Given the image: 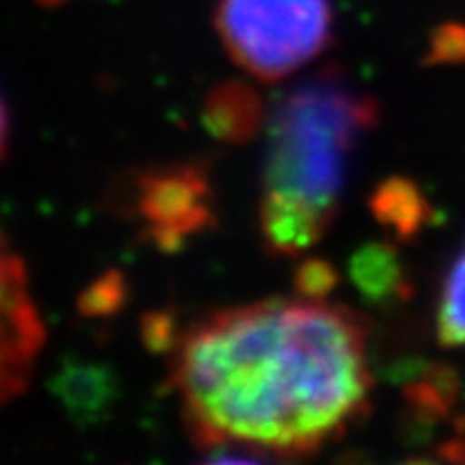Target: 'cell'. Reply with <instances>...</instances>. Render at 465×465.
Wrapping results in <instances>:
<instances>
[{
	"label": "cell",
	"mask_w": 465,
	"mask_h": 465,
	"mask_svg": "<svg viewBox=\"0 0 465 465\" xmlns=\"http://www.w3.org/2000/svg\"><path fill=\"white\" fill-rule=\"evenodd\" d=\"M368 323L342 304L262 300L195 321L172 351V387L197 449L240 444L304 459L368 409Z\"/></svg>",
	"instance_id": "1"
},
{
	"label": "cell",
	"mask_w": 465,
	"mask_h": 465,
	"mask_svg": "<svg viewBox=\"0 0 465 465\" xmlns=\"http://www.w3.org/2000/svg\"><path fill=\"white\" fill-rule=\"evenodd\" d=\"M375 124L378 103L331 74L294 86L271 114L263 193L335 216L349 154Z\"/></svg>",
	"instance_id": "2"
},
{
	"label": "cell",
	"mask_w": 465,
	"mask_h": 465,
	"mask_svg": "<svg viewBox=\"0 0 465 465\" xmlns=\"http://www.w3.org/2000/svg\"><path fill=\"white\" fill-rule=\"evenodd\" d=\"M214 25L228 55L262 81L304 67L331 44V0H219Z\"/></svg>",
	"instance_id": "3"
},
{
	"label": "cell",
	"mask_w": 465,
	"mask_h": 465,
	"mask_svg": "<svg viewBox=\"0 0 465 465\" xmlns=\"http://www.w3.org/2000/svg\"><path fill=\"white\" fill-rule=\"evenodd\" d=\"M135 209L145 238L162 252H176L183 240L214 223L212 185L200 164H164L138 173Z\"/></svg>",
	"instance_id": "4"
},
{
	"label": "cell",
	"mask_w": 465,
	"mask_h": 465,
	"mask_svg": "<svg viewBox=\"0 0 465 465\" xmlns=\"http://www.w3.org/2000/svg\"><path fill=\"white\" fill-rule=\"evenodd\" d=\"M44 342V325L26 290L25 263L3 247V401L22 394L29 385L34 359Z\"/></svg>",
	"instance_id": "5"
},
{
	"label": "cell",
	"mask_w": 465,
	"mask_h": 465,
	"mask_svg": "<svg viewBox=\"0 0 465 465\" xmlns=\"http://www.w3.org/2000/svg\"><path fill=\"white\" fill-rule=\"evenodd\" d=\"M332 214L292 197L263 193L259 203V231L271 257H300L325 235Z\"/></svg>",
	"instance_id": "6"
},
{
	"label": "cell",
	"mask_w": 465,
	"mask_h": 465,
	"mask_svg": "<svg viewBox=\"0 0 465 465\" xmlns=\"http://www.w3.org/2000/svg\"><path fill=\"white\" fill-rule=\"evenodd\" d=\"M48 387L79 428H91L103 422L112 413L114 399L119 394L114 371L100 363L72 361V359L62 361L57 373L50 378Z\"/></svg>",
	"instance_id": "7"
},
{
	"label": "cell",
	"mask_w": 465,
	"mask_h": 465,
	"mask_svg": "<svg viewBox=\"0 0 465 465\" xmlns=\"http://www.w3.org/2000/svg\"><path fill=\"white\" fill-rule=\"evenodd\" d=\"M263 119H266V107L259 93L240 81L219 84L204 98V126L209 134L223 143L240 145V143L252 141L262 129Z\"/></svg>",
	"instance_id": "8"
},
{
	"label": "cell",
	"mask_w": 465,
	"mask_h": 465,
	"mask_svg": "<svg viewBox=\"0 0 465 465\" xmlns=\"http://www.w3.org/2000/svg\"><path fill=\"white\" fill-rule=\"evenodd\" d=\"M349 276L371 304L387 306L409 300L411 282L392 242H366L349 262Z\"/></svg>",
	"instance_id": "9"
},
{
	"label": "cell",
	"mask_w": 465,
	"mask_h": 465,
	"mask_svg": "<svg viewBox=\"0 0 465 465\" xmlns=\"http://www.w3.org/2000/svg\"><path fill=\"white\" fill-rule=\"evenodd\" d=\"M375 221L394 232L397 240L418 238V232L432 221V207L422 197L418 185L404 176L385 178L368 200Z\"/></svg>",
	"instance_id": "10"
},
{
	"label": "cell",
	"mask_w": 465,
	"mask_h": 465,
	"mask_svg": "<svg viewBox=\"0 0 465 465\" xmlns=\"http://www.w3.org/2000/svg\"><path fill=\"white\" fill-rule=\"evenodd\" d=\"M406 409L420 425H432L449 416L459 399V378L456 371L444 363L425 366L418 378L404 387Z\"/></svg>",
	"instance_id": "11"
},
{
	"label": "cell",
	"mask_w": 465,
	"mask_h": 465,
	"mask_svg": "<svg viewBox=\"0 0 465 465\" xmlns=\"http://www.w3.org/2000/svg\"><path fill=\"white\" fill-rule=\"evenodd\" d=\"M437 335L444 347H465V250L456 257L441 282Z\"/></svg>",
	"instance_id": "12"
},
{
	"label": "cell",
	"mask_w": 465,
	"mask_h": 465,
	"mask_svg": "<svg viewBox=\"0 0 465 465\" xmlns=\"http://www.w3.org/2000/svg\"><path fill=\"white\" fill-rule=\"evenodd\" d=\"M126 300V281L119 271H107L81 290L76 297V312L86 319H104L122 309Z\"/></svg>",
	"instance_id": "13"
},
{
	"label": "cell",
	"mask_w": 465,
	"mask_h": 465,
	"mask_svg": "<svg viewBox=\"0 0 465 465\" xmlns=\"http://www.w3.org/2000/svg\"><path fill=\"white\" fill-rule=\"evenodd\" d=\"M337 282H340V273L335 266L319 257L302 259L292 276V288L297 297L312 302L328 300V294L337 288Z\"/></svg>",
	"instance_id": "14"
},
{
	"label": "cell",
	"mask_w": 465,
	"mask_h": 465,
	"mask_svg": "<svg viewBox=\"0 0 465 465\" xmlns=\"http://www.w3.org/2000/svg\"><path fill=\"white\" fill-rule=\"evenodd\" d=\"M425 64H460L465 62V25H441L432 31Z\"/></svg>",
	"instance_id": "15"
},
{
	"label": "cell",
	"mask_w": 465,
	"mask_h": 465,
	"mask_svg": "<svg viewBox=\"0 0 465 465\" xmlns=\"http://www.w3.org/2000/svg\"><path fill=\"white\" fill-rule=\"evenodd\" d=\"M143 342L153 354H164V351H173L178 337L176 328H173L172 313L166 312H150L143 316L141 323Z\"/></svg>",
	"instance_id": "16"
},
{
	"label": "cell",
	"mask_w": 465,
	"mask_h": 465,
	"mask_svg": "<svg viewBox=\"0 0 465 465\" xmlns=\"http://www.w3.org/2000/svg\"><path fill=\"white\" fill-rule=\"evenodd\" d=\"M441 456L449 460H465V441H449V444H444Z\"/></svg>",
	"instance_id": "17"
},
{
	"label": "cell",
	"mask_w": 465,
	"mask_h": 465,
	"mask_svg": "<svg viewBox=\"0 0 465 465\" xmlns=\"http://www.w3.org/2000/svg\"><path fill=\"white\" fill-rule=\"evenodd\" d=\"M38 3H41V5H57L60 0H38Z\"/></svg>",
	"instance_id": "18"
}]
</instances>
